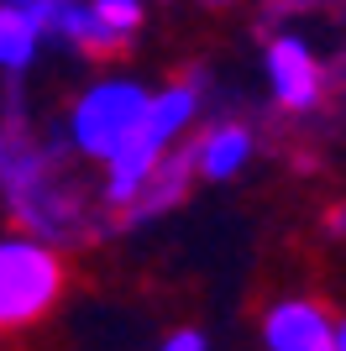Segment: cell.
I'll use <instances>...</instances> for the list:
<instances>
[{
    "instance_id": "obj_2",
    "label": "cell",
    "mask_w": 346,
    "mask_h": 351,
    "mask_svg": "<svg viewBox=\"0 0 346 351\" xmlns=\"http://www.w3.org/2000/svg\"><path fill=\"white\" fill-rule=\"evenodd\" d=\"M194 110H200V89L194 84H168L158 95H147L137 126L105 162V205H115V210L131 205V194L142 189V178L158 168V158L178 142V132L194 121Z\"/></svg>"
},
{
    "instance_id": "obj_10",
    "label": "cell",
    "mask_w": 346,
    "mask_h": 351,
    "mask_svg": "<svg viewBox=\"0 0 346 351\" xmlns=\"http://www.w3.org/2000/svg\"><path fill=\"white\" fill-rule=\"evenodd\" d=\"M95 11H100V21L115 27L121 37H131V32L142 27V0H95Z\"/></svg>"
},
{
    "instance_id": "obj_8",
    "label": "cell",
    "mask_w": 346,
    "mask_h": 351,
    "mask_svg": "<svg viewBox=\"0 0 346 351\" xmlns=\"http://www.w3.org/2000/svg\"><path fill=\"white\" fill-rule=\"evenodd\" d=\"M246 158H252V132L246 126H216L194 142V173L205 178H231L242 173Z\"/></svg>"
},
{
    "instance_id": "obj_1",
    "label": "cell",
    "mask_w": 346,
    "mask_h": 351,
    "mask_svg": "<svg viewBox=\"0 0 346 351\" xmlns=\"http://www.w3.org/2000/svg\"><path fill=\"white\" fill-rule=\"evenodd\" d=\"M0 184L11 194V210L27 226V236L58 241L79 226V189H69L53 173V158L32 147V136H21L16 126H0Z\"/></svg>"
},
{
    "instance_id": "obj_11",
    "label": "cell",
    "mask_w": 346,
    "mask_h": 351,
    "mask_svg": "<svg viewBox=\"0 0 346 351\" xmlns=\"http://www.w3.org/2000/svg\"><path fill=\"white\" fill-rule=\"evenodd\" d=\"M0 5H16V11L32 16L43 32H53V16H58V5H63V0H0Z\"/></svg>"
},
{
    "instance_id": "obj_7",
    "label": "cell",
    "mask_w": 346,
    "mask_h": 351,
    "mask_svg": "<svg viewBox=\"0 0 346 351\" xmlns=\"http://www.w3.org/2000/svg\"><path fill=\"white\" fill-rule=\"evenodd\" d=\"M53 32H63L73 47H84L89 58H115V53L131 43V37H121L115 27H105L95 5H79V0H63V5H58Z\"/></svg>"
},
{
    "instance_id": "obj_5",
    "label": "cell",
    "mask_w": 346,
    "mask_h": 351,
    "mask_svg": "<svg viewBox=\"0 0 346 351\" xmlns=\"http://www.w3.org/2000/svg\"><path fill=\"white\" fill-rule=\"evenodd\" d=\"M268 351H336V320L315 299H284L268 309Z\"/></svg>"
},
{
    "instance_id": "obj_13",
    "label": "cell",
    "mask_w": 346,
    "mask_h": 351,
    "mask_svg": "<svg viewBox=\"0 0 346 351\" xmlns=\"http://www.w3.org/2000/svg\"><path fill=\"white\" fill-rule=\"evenodd\" d=\"M331 231H336V236H346V210H336V215H331Z\"/></svg>"
},
{
    "instance_id": "obj_12",
    "label": "cell",
    "mask_w": 346,
    "mask_h": 351,
    "mask_svg": "<svg viewBox=\"0 0 346 351\" xmlns=\"http://www.w3.org/2000/svg\"><path fill=\"white\" fill-rule=\"evenodd\" d=\"M158 351H210V346H205V336H200V330H178V336H168Z\"/></svg>"
},
{
    "instance_id": "obj_9",
    "label": "cell",
    "mask_w": 346,
    "mask_h": 351,
    "mask_svg": "<svg viewBox=\"0 0 346 351\" xmlns=\"http://www.w3.org/2000/svg\"><path fill=\"white\" fill-rule=\"evenodd\" d=\"M37 37L43 27L32 16H21L16 5H0V69H27L37 53Z\"/></svg>"
},
{
    "instance_id": "obj_14",
    "label": "cell",
    "mask_w": 346,
    "mask_h": 351,
    "mask_svg": "<svg viewBox=\"0 0 346 351\" xmlns=\"http://www.w3.org/2000/svg\"><path fill=\"white\" fill-rule=\"evenodd\" d=\"M336 351H346V325H336Z\"/></svg>"
},
{
    "instance_id": "obj_3",
    "label": "cell",
    "mask_w": 346,
    "mask_h": 351,
    "mask_svg": "<svg viewBox=\"0 0 346 351\" xmlns=\"http://www.w3.org/2000/svg\"><path fill=\"white\" fill-rule=\"evenodd\" d=\"M69 273L43 236H0V330H27L58 304Z\"/></svg>"
},
{
    "instance_id": "obj_6",
    "label": "cell",
    "mask_w": 346,
    "mask_h": 351,
    "mask_svg": "<svg viewBox=\"0 0 346 351\" xmlns=\"http://www.w3.org/2000/svg\"><path fill=\"white\" fill-rule=\"evenodd\" d=\"M268 84H273V100L284 105V110H315L325 73H320L315 53H310L299 37H278V43L268 47Z\"/></svg>"
},
{
    "instance_id": "obj_4",
    "label": "cell",
    "mask_w": 346,
    "mask_h": 351,
    "mask_svg": "<svg viewBox=\"0 0 346 351\" xmlns=\"http://www.w3.org/2000/svg\"><path fill=\"white\" fill-rule=\"evenodd\" d=\"M147 105V89L131 84V79H105L84 95V100L73 105V147L84 152V158H100L111 162V152L126 142V132L137 126Z\"/></svg>"
}]
</instances>
